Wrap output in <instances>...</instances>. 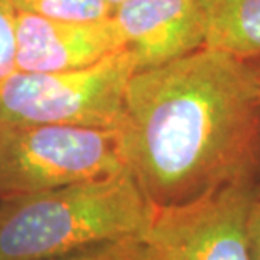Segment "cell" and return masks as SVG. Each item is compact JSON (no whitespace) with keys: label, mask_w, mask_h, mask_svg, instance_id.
<instances>
[{"label":"cell","mask_w":260,"mask_h":260,"mask_svg":"<svg viewBox=\"0 0 260 260\" xmlns=\"http://www.w3.org/2000/svg\"><path fill=\"white\" fill-rule=\"evenodd\" d=\"M17 12L43 15L64 22H102L112 17L107 0H12Z\"/></svg>","instance_id":"cell-9"},{"label":"cell","mask_w":260,"mask_h":260,"mask_svg":"<svg viewBox=\"0 0 260 260\" xmlns=\"http://www.w3.org/2000/svg\"><path fill=\"white\" fill-rule=\"evenodd\" d=\"M139 70L168 64L205 48L201 0H125L112 12Z\"/></svg>","instance_id":"cell-6"},{"label":"cell","mask_w":260,"mask_h":260,"mask_svg":"<svg viewBox=\"0 0 260 260\" xmlns=\"http://www.w3.org/2000/svg\"><path fill=\"white\" fill-rule=\"evenodd\" d=\"M247 242L250 260H260V196H253L247 216Z\"/></svg>","instance_id":"cell-12"},{"label":"cell","mask_w":260,"mask_h":260,"mask_svg":"<svg viewBox=\"0 0 260 260\" xmlns=\"http://www.w3.org/2000/svg\"><path fill=\"white\" fill-rule=\"evenodd\" d=\"M17 9L12 0H0V90L15 71Z\"/></svg>","instance_id":"cell-11"},{"label":"cell","mask_w":260,"mask_h":260,"mask_svg":"<svg viewBox=\"0 0 260 260\" xmlns=\"http://www.w3.org/2000/svg\"><path fill=\"white\" fill-rule=\"evenodd\" d=\"M205 48L242 61H260V0H201Z\"/></svg>","instance_id":"cell-8"},{"label":"cell","mask_w":260,"mask_h":260,"mask_svg":"<svg viewBox=\"0 0 260 260\" xmlns=\"http://www.w3.org/2000/svg\"><path fill=\"white\" fill-rule=\"evenodd\" d=\"M250 183L211 191L189 203L155 208L145 242L157 260H250L247 216Z\"/></svg>","instance_id":"cell-5"},{"label":"cell","mask_w":260,"mask_h":260,"mask_svg":"<svg viewBox=\"0 0 260 260\" xmlns=\"http://www.w3.org/2000/svg\"><path fill=\"white\" fill-rule=\"evenodd\" d=\"M253 66H255V71H257V78H258V83H260V61H252Z\"/></svg>","instance_id":"cell-14"},{"label":"cell","mask_w":260,"mask_h":260,"mask_svg":"<svg viewBox=\"0 0 260 260\" xmlns=\"http://www.w3.org/2000/svg\"><path fill=\"white\" fill-rule=\"evenodd\" d=\"M130 169L122 128L0 120V200Z\"/></svg>","instance_id":"cell-3"},{"label":"cell","mask_w":260,"mask_h":260,"mask_svg":"<svg viewBox=\"0 0 260 260\" xmlns=\"http://www.w3.org/2000/svg\"><path fill=\"white\" fill-rule=\"evenodd\" d=\"M51 260H157V255L144 237H132Z\"/></svg>","instance_id":"cell-10"},{"label":"cell","mask_w":260,"mask_h":260,"mask_svg":"<svg viewBox=\"0 0 260 260\" xmlns=\"http://www.w3.org/2000/svg\"><path fill=\"white\" fill-rule=\"evenodd\" d=\"M122 132L128 168L155 208L250 183L260 162L255 66L203 48L135 71Z\"/></svg>","instance_id":"cell-1"},{"label":"cell","mask_w":260,"mask_h":260,"mask_svg":"<svg viewBox=\"0 0 260 260\" xmlns=\"http://www.w3.org/2000/svg\"><path fill=\"white\" fill-rule=\"evenodd\" d=\"M107 2L110 4L112 10H115V9L118 7V5H120V4H123V2H125V0H107Z\"/></svg>","instance_id":"cell-13"},{"label":"cell","mask_w":260,"mask_h":260,"mask_svg":"<svg viewBox=\"0 0 260 260\" xmlns=\"http://www.w3.org/2000/svg\"><path fill=\"white\" fill-rule=\"evenodd\" d=\"M125 48L113 19L102 22H64L17 12V54L20 73H58L95 64Z\"/></svg>","instance_id":"cell-7"},{"label":"cell","mask_w":260,"mask_h":260,"mask_svg":"<svg viewBox=\"0 0 260 260\" xmlns=\"http://www.w3.org/2000/svg\"><path fill=\"white\" fill-rule=\"evenodd\" d=\"M155 206L130 169L43 193L0 200V260H51L144 237Z\"/></svg>","instance_id":"cell-2"},{"label":"cell","mask_w":260,"mask_h":260,"mask_svg":"<svg viewBox=\"0 0 260 260\" xmlns=\"http://www.w3.org/2000/svg\"><path fill=\"white\" fill-rule=\"evenodd\" d=\"M135 71L127 48L78 70L15 71L0 90V120L122 128L127 88Z\"/></svg>","instance_id":"cell-4"}]
</instances>
